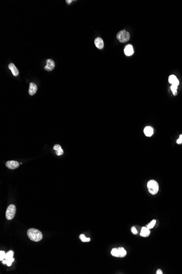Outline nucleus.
I'll return each mask as SVG.
<instances>
[{
  "label": "nucleus",
  "instance_id": "1a4fd4ad",
  "mask_svg": "<svg viewBox=\"0 0 182 274\" xmlns=\"http://www.w3.org/2000/svg\"><path fill=\"white\" fill-rule=\"evenodd\" d=\"M124 53L126 56H131L134 53V49L131 45H128L124 48Z\"/></svg>",
  "mask_w": 182,
  "mask_h": 274
},
{
  "label": "nucleus",
  "instance_id": "f03ea898",
  "mask_svg": "<svg viewBox=\"0 0 182 274\" xmlns=\"http://www.w3.org/2000/svg\"><path fill=\"white\" fill-rule=\"evenodd\" d=\"M147 188L149 192L152 194L155 195L159 191V184L155 180H150L147 183Z\"/></svg>",
  "mask_w": 182,
  "mask_h": 274
},
{
  "label": "nucleus",
  "instance_id": "a878e982",
  "mask_svg": "<svg viewBox=\"0 0 182 274\" xmlns=\"http://www.w3.org/2000/svg\"><path fill=\"white\" fill-rule=\"evenodd\" d=\"M2 263H3V264H6V263H7V260H6V259H4V260H3L2 261Z\"/></svg>",
  "mask_w": 182,
  "mask_h": 274
},
{
  "label": "nucleus",
  "instance_id": "4468645a",
  "mask_svg": "<svg viewBox=\"0 0 182 274\" xmlns=\"http://www.w3.org/2000/svg\"><path fill=\"white\" fill-rule=\"evenodd\" d=\"M53 149L55 150L57 155H61L63 154V150L61 148V146L59 145H55L53 146Z\"/></svg>",
  "mask_w": 182,
  "mask_h": 274
},
{
  "label": "nucleus",
  "instance_id": "bb28decb",
  "mask_svg": "<svg viewBox=\"0 0 182 274\" xmlns=\"http://www.w3.org/2000/svg\"><path fill=\"white\" fill-rule=\"evenodd\" d=\"M72 1H72V0H71V1H68V0H67V1H66V2H67L68 4H70L71 3V2H72Z\"/></svg>",
  "mask_w": 182,
  "mask_h": 274
},
{
  "label": "nucleus",
  "instance_id": "6ab92c4d",
  "mask_svg": "<svg viewBox=\"0 0 182 274\" xmlns=\"http://www.w3.org/2000/svg\"><path fill=\"white\" fill-rule=\"evenodd\" d=\"M79 238L82 242H89L91 240L90 238L86 237L85 236V235L83 234H81L79 236Z\"/></svg>",
  "mask_w": 182,
  "mask_h": 274
},
{
  "label": "nucleus",
  "instance_id": "f257e3e1",
  "mask_svg": "<svg viewBox=\"0 0 182 274\" xmlns=\"http://www.w3.org/2000/svg\"><path fill=\"white\" fill-rule=\"evenodd\" d=\"M27 236L31 240L34 242H38L42 240L43 239L42 233L38 229L31 228L28 230L27 232Z\"/></svg>",
  "mask_w": 182,
  "mask_h": 274
},
{
  "label": "nucleus",
  "instance_id": "b1692460",
  "mask_svg": "<svg viewBox=\"0 0 182 274\" xmlns=\"http://www.w3.org/2000/svg\"><path fill=\"white\" fill-rule=\"evenodd\" d=\"M131 232L133 233L134 234H136L137 233V230H136L135 227H133L131 228Z\"/></svg>",
  "mask_w": 182,
  "mask_h": 274
},
{
  "label": "nucleus",
  "instance_id": "a211bd4d",
  "mask_svg": "<svg viewBox=\"0 0 182 274\" xmlns=\"http://www.w3.org/2000/svg\"><path fill=\"white\" fill-rule=\"evenodd\" d=\"M13 255H14V252L13 251H9V252H8L6 254V257H5V259H6V260H8V259H11L12 258H13Z\"/></svg>",
  "mask_w": 182,
  "mask_h": 274
},
{
  "label": "nucleus",
  "instance_id": "ddd939ff",
  "mask_svg": "<svg viewBox=\"0 0 182 274\" xmlns=\"http://www.w3.org/2000/svg\"><path fill=\"white\" fill-rule=\"evenodd\" d=\"M153 129L151 126H146L144 129V133L147 137H151L153 134Z\"/></svg>",
  "mask_w": 182,
  "mask_h": 274
},
{
  "label": "nucleus",
  "instance_id": "39448f33",
  "mask_svg": "<svg viewBox=\"0 0 182 274\" xmlns=\"http://www.w3.org/2000/svg\"><path fill=\"white\" fill-rule=\"evenodd\" d=\"M7 167L9 169H15L19 166V164L17 161L14 160H10L8 161L6 163Z\"/></svg>",
  "mask_w": 182,
  "mask_h": 274
},
{
  "label": "nucleus",
  "instance_id": "2eb2a0df",
  "mask_svg": "<svg viewBox=\"0 0 182 274\" xmlns=\"http://www.w3.org/2000/svg\"><path fill=\"white\" fill-rule=\"evenodd\" d=\"M118 250L119 257L123 258V257H124L126 256V252L124 248L119 247V248H118Z\"/></svg>",
  "mask_w": 182,
  "mask_h": 274
},
{
  "label": "nucleus",
  "instance_id": "423d86ee",
  "mask_svg": "<svg viewBox=\"0 0 182 274\" xmlns=\"http://www.w3.org/2000/svg\"><path fill=\"white\" fill-rule=\"evenodd\" d=\"M55 64L54 61L51 59H48L46 60V65L45 66V70L48 71H51L55 68Z\"/></svg>",
  "mask_w": 182,
  "mask_h": 274
},
{
  "label": "nucleus",
  "instance_id": "5701e85b",
  "mask_svg": "<svg viewBox=\"0 0 182 274\" xmlns=\"http://www.w3.org/2000/svg\"><path fill=\"white\" fill-rule=\"evenodd\" d=\"M176 142H177V143L179 144V145L182 143V134L180 135L179 138V139L177 140Z\"/></svg>",
  "mask_w": 182,
  "mask_h": 274
},
{
  "label": "nucleus",
  "instance_id": "f3484780",
  "mask_svg": "<svg viewBox=\"0 0 182 274\" xmlns=\"http://www.w3.org/2000/svg\"><path fill=\"white\" fill-rule=\"evenodd\" d=\"M177 88L178 86L175 85H172L171 86V90L172 91V93L175 96L177 95Z\"/></svg>",
  "mask_w": 182,
  "mask_h": 274
},
{
  "label": "nucleus",
  "instance_id": "20e7f679",
  "mask_svg": "<svg viewBox=\"0 0 182 274\" xmlns=\"http://www.w3.org/2000/svg\"><path fill=\"white\" fill-rule=\"evenodd\" d=\"M16 213V207L14 205L11 204L8 207L6 212V217L8 220H12L14 218Z\"/></svg>",
  "mask_w": 182,
  "mask_h": 274
},
{
  "label": "nucleus",
  "instance_id": "6e6552de",
  "mask_svg": "<svg viewBox=\"0 0 182 274\" xmlns=\"http://www.w3.org/2000/svg\"><path fill=\"white\" fill-rule=\"evenodd\" d=\"M37 91V86L36 85V84H34V83H31L30 84H29V90H28L29 94L31 96L34 95L36 93Z\"/></svg>",
  "mask_w": 182,
  "mask_h": 274
},
{
  "label": "nucleus",
  "instance_id": "9b49d317",
  "mask_svg": "<svg viewBox=\"0 0 182 274\" xmlns=\"http://www.w3.org/2000/svg\"><path fill=\"white\" fill-rule=\"evenodd\" d=\"M150 233V229L149 228H148L147 227H144L141 229L140 236L142 237H147L149 235Z\"/></svg>",
  "mask_w": 182,
  "mask_h": 274
},
{
  "label": "nucleus",
  "instance_id": "4be33fe9",
  "mask_svg": "<svg viewBox=\"0 0 182 274\" xmlns=\"http://www.w3.org/2000/svg\"><path fill=\"white\" fill-rule=\"evenodd\" d=\"M14 261V259L13 258H12L11 259H8V260H7V263L6 264L7 265V266H10L11 265H12V263Z\"/></svg>",
  "mask_w": 182,
  "mask_h": 274
},
{
  "label": "nucleus",
  "instance_id": "dca6fc26",
  "mask_svg": "<svg viewBox=\"0 0 182 274\" xmlns=\"http://www.w3.org/2000/svg\"><path fill=\"white\" fill-rule=\"evenodd\" d=\"M111 253L112 255L113 256H114V257H119L118 250V248H113V249H112V250H111Z\"/></svg>",
  "mask_w": 182,
  "mask_h": 274
},
{
  "label": "nucleus",
  "instance_id": "0eeeda50",
  "mask_svg": "<svg viewBox=\"0 0 182 274\" xmlns=\"http://www.w3.org/2000/svg\"><path fill=\"white\" fill-rule=\"evenodd\" d=\"M94 44L97 48L99 49H102L104 47V43L102 39L100 37L97 38L94 40Z\"/></svg>",
  "mask_w": 182,
  "mask_h": 274
},
{
  "label": "nucleus",
  "instance_id": "f8f14e48",
  "mask_svg": "<svg viewBox=\"0 0 182 274\" xmlns=\"http://www.w3.org/2000/svg\"><path fill=\"white\" fill-rule=\"evenodd\" d=\"M8 67L11 71L12 74L14 75V76H17L19 75V71L17 67L15 66L13 63H11L8 66Z\"/></svg>",
  "mask_w": 182,
  "mask_h": 274
},
{
  "label": "nucleus",
  "instance_id": "aec40b11",
  "mask_svg": "<svg viewBox=\"0 0 182 274\" xmlns=\"http://www.w3.org/2000/svg\"><path fill=\"white\" fill-rule=\"evenodd\" d=\"M156 220L153 219V221H152L149 224H148L147 225V227L148 228H149V229H152V228H153L154 227V226H155V224H156Z\"/></svg>",
  "mask_w": 182,
  "mask_h": 274
},
{
  "label": "nucleus",
  "instance_id": "9d476101",
  "mask_svg": "<svg viewBox=\"0 0 182 274\" xmlns=\"http://www.w3.org/2000/svg\"><path fill=\"white\" fill-rule=\"evenodd\" d=\"M169 82L172 85H175L177 86H178L179 83L177 78L175 75H171L170 76H169Z\"/></svg>",
  "mask_w": 182,
  "mask_h": 274
},
{
  "label": "nucleus",
  "instance_id": "393cba45",
  "mask_svg": "<svg viewBox=\"0 0 182 274\" xmlns=\"http://www.w3.org/2000/svg\"><path fill=\"white\" fill-rule=\"evenodd\" d=\"M156 274H163V272H162V271L160 270V269H158V270H157L156 271Z\"/></svg>",
  "mask_w": 182,
  "mask_h": 274
},
{
  "label": "nucleus",
  "instance_id": "412c9836",
  "mask_svg": "<svg viewBox=\"0 0 182 274\" xmlns=\"http://www.w3.org/2000/svg\"><path fill=\"white\" fill-rule=\"evenodd\" d=\"M6 253H5L4 251H0V261H2L3 260H4V259H5V257H6Z\"/></svg>",
  "mask_w": 182,
  "mask_h": 274
},
{
  "label": "nucleus",
  "instance_id": "7ed1b4c3",
  "mask_svg": "<svg viewBox=\"0 0 182 274\" xmlns=\"http://www.w3.org/2000/svg\"><path fill=\"white\" fill-rule=\"evenodd\" d=\"M116 37L120 42L125 43L129 40L130 34L128 31L123 30L118 33Z\"/></svg>",
  "mask_w": 182,
  "mask_h": 274
}]
</instances>
